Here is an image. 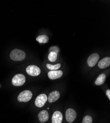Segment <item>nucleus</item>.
Wrapping results in <instances>:
<instances>
[{
	"label": "nucleus",
	"mask_w": 110,
	"mask_h": 123,
	"mask_svg": "<svg viewBox=\"0 0 110 123\" xmlns=\"http://www.w3.org/2000/svg\"><path fill=\"white\" fill-rule=\"evenodd\" d=\"M33 94L30 91L25 90L21 92L18 96L17 99L19 102H28L31 99Z\"/></svg>",
	"instance_id": "f03ea898"
},
{
	"label": "nucleus",
	"mask_w": 110,
	"mask_h": 123,
	"mask_svg": "<svg viewBox=\"0 0 110 123\" xmlns=\"http://www.w3.org/2000/svg\"><path fill=\"white\" fill-rule=\"evenodd\" d=\"M82 123H92V117L89 115L85 116L83 120Z\"/></svg>",
	"instance_id": "f3484780"
},
{
	"label": "nucleus",
	"mask_w": 110,
	"mask_h": 123,
	"mask_svg": "<svg viewBox=\"0 0 110 123\" xmlns=\"http://www.w3.org/2000/svg\"><path fill=\"white\" fill-rule=\"evenodd\" d=\"M63 71L62 70H55L50 71L48 73V76L49 79L54 80L59 78L63 75Z\"/></svg>",
	"instance_id": "6e6552de"
},
{
	"label": "nucleus",
	"mask_w": 110,
	"mask_h": 123,
	"mask_svg": "<svg viewBox=\"0 0 110 123\" xmlns=\"http://www.w3.org/2000/svg\"><path fill=\"white\" fill-rule=\"evenodd\" d=\"M77 117V112L72 108H68L66 112V119L69 123H73Z\"/></svg>",
	"instance_id": "39448f33"
},
{
	"label": "nucleus",
	"mask_w": 110,
	"mask_h": 123,
	"mask_svg": "<svg viewBox=\"0 0 110 123\" xmlns=\"http://www.w3.org/2000/svg\"><path fill=\"white\" fill-rule=\"evenodd\" d=\"M26 81L25 76L22 74H17L12 79L13 85L15 86L23 85Z\"/></svg>",
	"instance_id": "7ed1b4c3"
},
{
	"label": "nucleus",
	"mask_w": 110,
	"mask_h": 123,
	"mask_svg": "<svg viewBox=\"0 0 110 123\" xmlns=\"http://www.w3.org/2000/svg\"><path fill=\"white\" fill-rule=\"evenodd\" d=\"M46 67L48 69L51 70V71H55L61 67V65L60 64H58L55 65H52L51 64H47L46 65Z\"/></svg>",
	"instance_id": "dca6fc26"
},
{
	"label": "nucleus",
	"mask_w": 110,
	"mask_h": 123,
	"mask_svg": "<svg viewBox=\"0 0 110 123\" xmlns=\"http://www.w3.org/2000/svg\"><path fill=\"white\" fill-rule=\"evenodd\" d=\"M106 95L108 97L109 99H110V90L108 89L106 91Z\"/></svg>",
	"instance_id": "6ab92c4d"
},
{
	"label": "nucleus",
	"mask_w": 110,
	"mask_h": 123,
	"mask_svg": "<svg viewBox=\"0 0 110 123\" xmlns=\"http://www.w3.org/2000/svg\"><path fill=\"white\" fill-rule=\"evenodd\" d=\"M106 79V75L104 74H102L100 75L96 79V80L95 82V84L96 85L100 86L102 85Z\"/></svg>",
	"instance_id": "ddd939ff"
},
{
	"label": "nucleus",
	"mask_w": 110,
	"mask_h": 123,
	"mask_svg": "<svg viewBox=\"0 0 110 123\" xmlns=\"http://www.w3.org/2000/svg\"><path fill=\"white\" fill-rule=\"evenodd\" d=\"M110 65V58L109 57H107L99 62L98 64V66L100 68H105Z\"/></svg>",
	"instance_id": "9b49d317"
},
{
	"label": "nucleus",
	"mask_w": 110,
	"mask_h": 123,
	"mask_svg": "<svg viewBox=\"0 0 110 123\" xmlns=\"http://www.w3.org/2000/svg\"><path fill=\"white\" fill-rule=\"evenodd\" d=\"M36 40L40 43H48L49 38L45 35H40L36 38Z\"/></svg>",
	"instance_id": "4468645a"
},
{
	"label": "nucleus",
	"mask_w": 110,
	"mask_h": 123,
	"mask_svg": "<svg viewBox=\"0 0 110 123\" xmlns=\"http://www.w3.org/2000/svg\"><path fill=\"white\" fill-rule=\"evenodd\" d=\"M48 59L49 61L54 62L57 59V54L54 52H50L48 56Z\"/></svg>",
	"instance_id": "2eb2a0df"
},
{
	"label": "nucleus",
	"mask_w": 110,
	"mask_h": 123,
	"mask_svg": "<svg viewBox=\"0 0 110 123\" xmlns=\"http://www.w3.org/2000/svg\"><path fill=\"white\" fill-rule=\"evenodd\" d=\"M63 115L61 112L56 111L52 117V123H62Z\"/></svg>",
	"instance_id": "1a4fd4ad"
},
{
	"label": "nucleus",
	"mask_w": 110,
	"mask_h": 123,
	"mask_svg": "<svg viewBox=\"0 0 110 123\" xmlns=\"http://www.w3.org/2000/svg\"><path fill=\"white\" fill-rule=\"evenodd\" d=\"M27 73L32 76H37L41 74V69L35 65H30L26 68Z\"/></svg>",
	"instance_id": "20e7f679"
},
{
	"label": "nucleus",
	"mask_w": 110,
	"mask_h": 123,
	"mask_svg": "<svg viewBox=\"0 0 110 123\" xmlns=\"http://www.w3.org/2000/svg\"><path fill=\"white\" fill-rule=\"evenodd\" d=\"M25 57L26 54L24 51L18 49L13 50L10 54L11 59L15 61H22L25 58Z\"/></svg>",
	"instance_id": "f257e3e1"
},
{
	"label": "nucleus",
	"mask_w": 110,
	"mask_h": 123,
	"mask_svg": "<svg viewBox=\"0 0 110 123\" xmlns=\"http://www.w3.org/2000/svg\"><path fill=\"white\" fill-rule=\"evenodd\" d=\"M60 96V93L58 91H53L51 92V93L49 94V96H48V98H47L48 101L49 102H51V103L55 102L59 98Z\"/></svg>",
	"instance_id": "9d476101"
},
{
	"label": "nucleus",
	"mask_w": 110,
	"mask_h": 123,
	"mask_svg": "<svg viewBox=\"0 0 110 123\" xmlns=\"http://www.w3.org/2000/svg\"><path fill=\"white\" fill-rule=\"evenodd\" d=\"M47 100V97L45 94H42L39 95L36 98L35 104L37 107L41 108L43 107Z\"/></svg>",
	"instance_id": "423d86ee"
},
{
	"label": "nucleus",
	"mask_w": 110,
	"mask_h": 123,
	"mask_svg": "<svg viewBox=\"0 0 110 123\" xmlns=\"http://www.w3.org/2000/svg\"><path fill=\"white\" fill-rule=\"evenodd\" d=\"M38 118L39 122L41 123H44L47 121L49 118L48 112L45 110L39 112L38 114Z\"/></svg>",
	"instance_id": "f8f14e48"
},
{
	"label": "nucleus",
	"mask_w": 110,
	"mask_h": 123,
	"mask_svg": "<svg viewBox=\"0 0 110 123\" xmlns=\"http://www.w3.org/2000/svg\"><path fill=\"white\" fill-rule=\"evenodd\" d=\"M99 55L96 53H93L89 56L87 59V64L90 67L95 66L99 60Z\"/></svg>",
	"instance_id": "0eeeda50"
},
{
	"label": "nucleus",
	"mask_w": 110,
	"mask_h": 123,
	"mask_svg": "<svg viewBox=\"0 0 110 123\" xmlns=\"http://www.w3.org/2000/svg\"><path fill=\"white\" fill-rule=\"evenodd\" d=\"M49 53L51 52H55L56 54H58V52H59V48L57 46H52L49 48Z\"/></svg>",
	"instance_id": "a211bd4d"
}]
</instances>
